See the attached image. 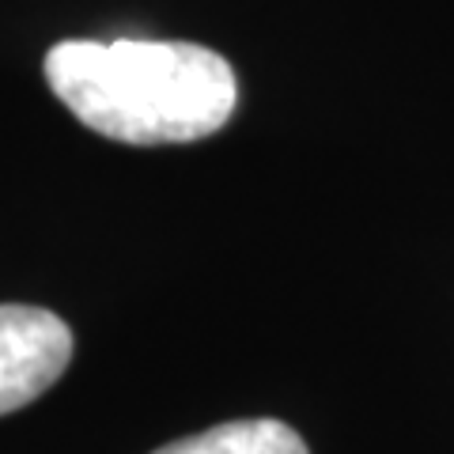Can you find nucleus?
<instances>
[{
  "label": "nucleus",
  "mask_w": 454,
  "mask_h": 454,
  "mask_svg": "<svg viewBox=\"0 0 454 454\" xmlns=\"http://www.w3.org/2000/svg\"><path fill=\"white\" fill-rule=\"evenodd\" d=\"M50 91L118 145H190L223 129L239 103L216 50L148 38H68L46 53Z\"/></svg>",
  "instance_id": "obj_1"
},
{
  "label": "nucleus",
  "mask_w": 454,
  "mask_h": 454,
  "mask_svg": "<svg viewBox=\"0 0 454 454\" xmlns=\"http://www.w3.org/2000/svg\"><path fill=\"white\" fill-rule=\"evenodd\" d=\"M73 360V330L42 307H0V417L42 397Z\"/></svg>",
  "instance_id": "obj_2"
},
{
  "label": "nucleus",
  "mask_w": 454,
  "mask_h": 454,
  "mask_svg": "<svg viewBox=\"0 0 454 454\" xmlns=\"http://www.w3.org/2000/svg\"><path fill=\"white\" fill-rule=\"evenodd\" d=\"M155 454H307L300 432L280 420H231L160 447Z\"/></svg>",
  "instance_id": "obj_3"
}]
</instances>
